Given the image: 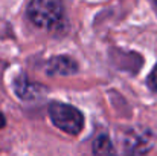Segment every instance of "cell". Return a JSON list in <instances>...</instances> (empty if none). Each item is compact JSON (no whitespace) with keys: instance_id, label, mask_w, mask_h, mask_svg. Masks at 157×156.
<instances>
[{"instance_id":"obj_1","label":"cell","mask_w":157,"mask_h":156,"mask_svg":"<svg viewBox=\"0 0 157 156\" xmlns=\"http://www.w3.org/2000/svg\"><path fill=\"white\" fill-rule=\"evenodd\" d=\"M29 18L52 34H63L67 29V17L61 0H32L28 6Z\"/></svg>"},{"instance_id":"obj_2","label":"cell","mask_w":157,"mask_h":156,"mask_svg":"<svg viewBox=\"0 0 157 156\" xmlns=\"http://www.w3.org/2000/svg\"><path fill=\"white\" fill-rule=\"evenodd\" d=\"M49 116L59 130L69 135H78L84 127L82 113L70 104L52 103L49 106Z\"/></svg>"},{"instance_id":"obj_3","label":"cell","mask_w":157,"mask_h":156,"mask_svg":"<svg viewBox=\"0 0 157 156\" xmlns=\"http://www.w3.org/2000/svg\"><path fill=\"white\" fill-rule=\"evenodd\" d=\"M78 69V64L70 57H55L48 63V72L51 75H72Z\"/></svg>"},{"instance_id":"obj_4","label":"cell","mask_w":157,"mask_h":156,"mask_svg":"<svg viewBox=\"0 0 157 156\" xmlns=\"http://www.w3.org/2000/svg\"><path fill=\"white\" fill-rule=\"evenodd\" d=\"M43 90L44 89L40 84L29 81L26 77H23V78H20V80L15 81V92L23 100H34V98L40 97V94Z\"/></svg>"},{"instance_id":"obj_5","label":"cell","mask_w":157,"mask_h":156,"mask_svg":"<svg viewBox=\"0 0 157 156\" xmlns=\"http://www.w3.org/2000/svg\"><path fill=\"white\" fill-rule=\"evenodd\" d=\"M93 152L96 156H113V146L107 135H101L95 139Z\"/></svg>"},{"instance_id":"obj_6","label":"cell","mask_w":157,"mask_h":156,"mask_svg":"<svg viewBox=\"0 0 157 156\" xmlns=\"http://www.w3.org/2000/svg\"><path fill=\"white\" fill-rule=\"evenodd\" d=\"M148 86H150L151 90L157 92V66L153 69V72H151L150 77H148Z\"/></svg>"},{"instance_id":"obj_7","label":"cell","mask_w":157,"mask_h":156,"mask_svg":"<svg viewBox=\"0 0 157 156\" xmlns=\"http://www.w3.org/2000/svg\"><path fill=\"white\" fill-rule=\"evenodd\" d=\"M5 124H6V121H5V116H3V113L0 112V129H2V127H5Z\"/></svg>"},{"instance_id":"obj_8","label":"cell","mask_w":157,"mask_h":156,"mask_svg":"<svg viewBox=\"0 0 157 156\" xmlns=\"http://www.w3.org/2000/svg\"><path fill=\"white\" fill-rule=\"evenodd\" d=\"M154 5H156V8H157V0H154Z\"/></svg>"}]
</instances>
